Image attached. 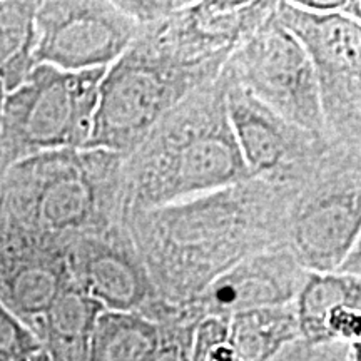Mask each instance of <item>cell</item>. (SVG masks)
Returning a JSON list of instances; mask_svg holds the SVG:
<instances>
[{"mask_svg":"<svg viewBox=\"0 0 361 361\" xmlns=\"http://www.w3.org/2000/svg\"><path fill=\"white\" fill-rule=\"evenodd\" d=\"M296 188L259 179L124 219L164 303L186 306L250 256L286 247V214Z\"/></svg>","mask_w":361,"mask_h":361,"instance_id":"6da1fadb","label":"cell"},{"mask_svg":"<svg viewBox=\"0 0 361 361\" xmlns=\"http://www.w3.org/2000/svg\"><path fill=\"white\" fill-rule=\"evenodd\" d=\"M251 179L218 78L176 104L126 156L124 219Z\"/></svg>","mask_w":361,"mask_h":361,"instance_id":"7a4b0ae2","label":"cell"},{"mask_svg":"<svg viewBox=\"0 0 361 361\" xmlns=\"http://www.w3.org/2000/svg\"><path fill=\"white\" fill-rule=\"evenodd\" d=\"M126 156L62 149L11 166L0 186V214L69 247L75 239L124 223Z\"/></svg>","mask_w":361,"mask_h":361,"instance_id":"3957f363","label":"cell"},{"mask_svg":"<svg viewBox=\"0 0 361 361\" xmlns=\"http://www.w3.org/2000/svg\"><path fill=\"white\" fill-rule=\"evenodd\" d=\"M361 243V147L328 144L313 174L293 192L286 247L308 273H336Z\"/></svg>","mask_w":361,"mask_h":361,"instance_id":"277c9868","label":"cell"},{"mask_svg":"<svg viewBox=\"0 0 361 361\" xmlns=\"http://www.w3.org/2000/svg\"><path fill=\"white\" fill-rule=\"evenodd\" d=\"M106 71L66 72L39 64L7 92L0 137L11 164L42 152L84 149Z\"/></svg>","mask_w":361,"mask_h":361,"instance_id":"5b68a950","label":"cell"},{"mask_svg":"<svg viewBox=\"0 0 361 361\" xmlns=\"http://www.w3.org/2000/svg\"><path fill=\"white\" fill-rule=\"evenodd\" d=\"M197 87L201 85L191 75L137 35L104 74L84 149L129 156L162 116Z\"/></svg>","mask_w":361,"mask_h":361,"instance_id":"8992f818","label":"cell"},{"mask_svg":"<svg viewBox=\"0 0 361 361\" xmlns=\"http://www.w3.org/2000/svg\"><path fill=\"white\" fill-rule=\"evenodd\" d=\"M274 16L303 45L313 67L328 144L361 147V22L276 2Z\"/></svg>","mask_w":361,"mask_h":361,"instance_id":"52a82bcc","label":"cell"},{"mask_svg":"<svg viewBox=\"0 0 361 361\" xmlns=\"http://www.w3.org/2000/svg\"><path fill=\"white\" fill-rule=\"evenodd\" d=\"M219 78L245 89L290 123L323 137L318 85L303 45L274 11L226 62Z\"/></svg>","mask_w":361,"mask_h":361,"instance_id":"ba28073f","label":"cell"},{"mask_svg":"<svg viewBox=\"0 0 361 361\" xmlns=\"http://www.w3.org/2000/svg\"><path fill=\"white\" fill-rule=\"evenodd\" d=\"M276 2L184 0L168 19L141 30L171 64L200 85L219 78L234 51L273 13Z\"/></svg>","mask_w":361,"mask_h":361,"instance_id":"9c48e42d","label":"cell"},{"mask_svg":"<svg viewBox=\"0 0 361 361\" xmlns=\"http://www.w3.org/2000/svg\"><path fill=\"white\" fill-rule=\"evenodd\" d=\"M35 29V66L66 72L109 69L141 34L117 0L39 2Z\"/></svg>","mask_w":361,"mask_h":361,"instance_id":"30bf717a","label":"cell"},{"mask_svg":"<svg viewBox=\"0 0 361 361\" xmlns=\"http://www.w3.org/2000/svg\"><path fill=\"white\" fill-rule=\"evenodd\" d=\"M224 85L229 123L251 178L300 188L326 152V139L286 121L245 89Z\"/></svg>","mask_w":361,"mask_h":361,"instance_id":"8fae6325","label":"cell"},{"mask_svg":"<svg viewBox=\"0 0 361 361\" xmlns=\"http://www.w3.org/2000/svg\"><path fill=\"white\" fill-rule=\"evenodd\" d=\"M71 281L104 311L146 313L159 301L124 223L75 239L67 247Z\"/></svg>","mask_w":361,"mask_h":361,"instance_id":"7c38bea8","label":"cell"},{"mask_svg":"<svg viewBox=\"0 0 361 361\" xmlns=\"http://www.w3.org/2000/svg\"><path fill=\"white\" fill-rule=\"evenodd\" d=\"M69 281L66 246L0 214V305L34 331Z\"/></svg>","mask_w":361,"mask_h":361,"instance_id":"4fadbf2b","label":"cell"},{"mask_svg":"<svg viewBox=\"0 0 361 361\" xmlns=\"http://www.w3.org/2000/svg\"><path fill=\"white\" fill-rule=\"evenodd\" d=\"M308 271L288 247L243 259L209 284L189 306L200 318H231L251 310L295 303Z\"/></svg>","mask_w":361,"mask_h":361,"instance_id":"5bb4252c","label":"cell"},{"mask_svg":"<svg viewBox=\"0 0 361 361\" xmlns=\"http://www.w3.org/2000/svg\"><path fill=\"white\" fill-rule=\"evenodd\" d=\"M293 305L300 340L314 346L361 343V276L308 273Z\"/></svg>","mask_w":361,"mask_h":361,"instance_id":"9a60e30c","label":"cell"},{"mask_svg":"<svg viewBox=\"0 0 361 361\" xmlns=\"http://www.w3.org/2000/svg\"><path fill=\"white\" fill-rule=\"evenodd\" d=\"M102 306L69 281L45 311L34 333L59 361H85L92 329Z\"/></svg>","mask_w":361,"mask_h":361,"instance_id":"2e32d148","label":"cell"},{"mask_svg":"<svg viewBox=\"0 0 361 361\" xmlns=\"http://www.w3.org/2000/svg\"><path fill=\"white\" fill-rule=\"evenodd\" d=\"M234 361H273L300 340L295 305L251 310L229 318Z\"/></svg>","mask_w":361,"mask_h":361,"instance_id":"e0dca14e","label":"cell"},{"mask_svg":"<svg viewBox=\"0 0 361 361\" xmlns=\"http://www.w3.org/2000/svg\"><path fill=\"white\" fill-rule=\"evenodd\" d=\"M161 341L159 324L141 313L102 311L85 361H147Z\"/></svg>","mask_w":361,"mask_h":361,"instance_id":"ac0fdd59","label":"cell"},{"mask_svg":"<svg viewBox=\"0 0 361 361\" xmlns=\"http://www.w3.org/2000/svg\"><path fill=\"white\" fill-rule=\"evenodd\" d=\"M37 0H0V84L11 92L35 67Z\"/></svg>","mask_w":361,"mask_h":361,"instance_id":"d6986e66","label":"cell"},{"mask_svg":"<svg viewBox=\"0 0 361 361\" xmlns=\"http://www.w3.org/2000/svg\"><path fill=\"white\" fill-rule=\"evenodd\" d=\"M189 361H234L228 318H202L194 329Z\"/></svg>","mask_w":361,"mask_h":361,"instance_id":"ffe728a7","label":"cell"},{"mask_svg":"<svg viewBox=\"0 0 361 361\" xmlns=\"http://www.w3.org/2000/svg\"><path fill=\"white\" fill-rule=\"evenodd\" d=\"M42 350L37 335L0 305V361H29Z\"/></svg>","mask_w":361,"mask_h":361,"instance_id":"44dd1931","label":"cell"},{"mask_svg":"<svg viewBox=\"0 0 361 361\" xmlns=\"http://www.w3.org/2000/svg\"><path fill=\"white\" fill-rule=\"evenodd\" d=\"M361 343L353 345H310L303 340L293 341L273 361H353L360 358Z\"/></svg>","mask_w":361,"mask_h":361,"instance_id":"7402d4cb","label":"cell"},{"mask_svg":"<svg viewBox=\"0 0 361 361\" xmlns=\"http://www.w3.org/2000/svg\"><path fill=\"white\" fill-rule=\"evenodd\" d=\"M183 4L184 0H123L119 6L137 22L142 30L168 19L171 13L183 7Z\"/></svg>","mask_w":361,"mask_h":361,"instance_id":"603a6c76","label":"cell"},{"mask_svg":"<svg viewBox=\"0 0 361 361\" xmlns=\"http://www.w3.org/2000/svg\"><path fill=\"white\" fill-rule=\"evenodd\" d=\"M11 161H8L7 157V152L6 149H4V144H2V137H0V186H2V180L6 178L7 171L11 169Z\"/></svg>","mask_w":361,"mask_h":361,"instance_id":"cb8c5ba5","label":"cell"},{"mask_svg":"<svg viewBox=\"0 0 361 361\" xmlns=\"http://www.w3.org/2000/svg\"><path fill=\"white\" fill-rule=\"evenodd\" d=\"M29 361H59V360H56V358H54V356H51V355H49V353H47V351H45V350L42 348V350H40V351H39V353H37V355H34V356H32V358H30Z\"/></svg>","mask_w":361,"mask_h":361,"instance_id":"d4e9b609","label":"cell"},{"mask_svg":"<svg viewBox=\"0 0 361 361\" xmlns=\"http://www.w3.org/2000/svg\"><path fill=\"white\" fill-rule=\"evenodd\" d=\"M6 89H4V85L0 84V112H2V106H4V99H6Z\"/></svg>","mask_w":361,"mask_h":361,"instance_id":"484cf974","label":"cell"},{"mask_svg":"<svg viewBox=\"0 0 361 361\" xmlns=\"http://www.w3.org/2000/svg\"><path fill=\"white\" fill-rule=\"evenodd\" d=\"M353 361H360V358H355V360H353Z\"/></svg>","mask_w":361,"mask_h":361,"instance_id":"4316f807","label":"cell"}]
</instances>
